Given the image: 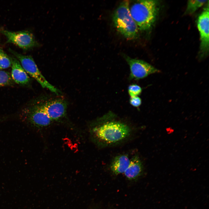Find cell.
<instances>
[{
    "mask_svg": "<svg viewBox=\"0 0 209 209\" xmlns=\"http://www.w3.org/2000/svg\"><path fill=\"white\" fill-rule=\"evenodd\" d=\"M9 50L19 61L27 74L35 79L43 87L46 88L53 92L58 94V90L46 80L31 56L21 54L10 49Z\"/></svg>",
    "mask_w": 209,
    "mask_h": 209,
    "instance_id": "277c9868",
    "label": "cell"
},
{
    "mask_svg": "<svg viewBox=\"0 0 209 209\" xmlns=\"http://www.w3.org/2000/svg\"><path fill=\"white\" fill-rule=\"evenodd\" d=\"M209 8H205L199 16L197 26L201 39L200 51L202 54L207 53L209 50Z\"/></svg>",
    "mask_w": 209,
    "mask_h": 209,
    "instance_id": "9c48e42d",
    "label": "cell"
},
{
    "mask_svg": "<svg viewBox=\"0 0 209 209\" xmlns=\"http://www.w3.org/2000/svg\"><path fill=\"white\" fill-rule=\"evenodd\" d=\"M143 170L141 160L138 156L135 155L130 159L129 165L124 174L128 179L134 180L141 175Z\"/></svg>",
    "mask_w": 209,
    "mask_h": 209,
    "instance_id": "8fae6325",
    "label": "cell"
},
{
    "mask_svg": "<svg viewBox=\"0 0 209 209\" xmlns=\"http://www.w3.org/2000/svg\"><path fill=\"white\" fill-rule=\"evenodd\" d=\"M130 159L128 156L122 154L116 156L112 160L110 165L111 172L116 175L124 173L128 167Z\"/></svg>",
    "mask_w": 209,
    "mask_h": 209,
    "instance_id": "7c38bea8",
    "label": "cell"
},
{
    "mask_svg": "<svg viewBox=\"0 0 209 209\" xmlns=\"http://www.w3.org/2000/svg\"><path fill=\"white\" fill-rule=\"evenodd\" d=\"M24 113V119L31 126L37 128L47 127L52 121L44 111L39 101L32 105Z\"/></svg>",
    "mask_w": 209,
    "mask_h": 209,
    "instance_id": "5b68a950",
    "label": "cell"
},
{
    "mask_svg": "<svg viewBox=\"0 0 209 209\" xmlns=\"http://www.w3.org/2000/svg\"><path fill=\"white\" fill-rule=\"evenodd\" d=\"M129 2L123 1L114 12L113 21L117 30L125 38L132 39L138 35V29L129 10Z\"/></svg>",
    "mask_w": 209,
    "mask_h": 209,
    "instance_id": "3957f363",
    "label": "cell"
},
{
    "mask_svg": "<svg viewBox=\"0 0 209 209\" xmlns=\"http://www.w3.org/2000/svg\"><path fill=\"white\" fill-rule=\"evenodd\" d=\"M125 58L130 68V80H139L149 74L160 72L152 65L142 60L132 58L128 56H125Z\"/></svg>",
    "mask_w": 209,
    "mask_h": 209,
    "instance_id": "52a82bcc",
    "label": "cell"
},
{
    "mask_svg": "<svg viewBox=\"0 0 209 209\" xmlns=\"http://www.w3.org/2000/svg\"><path fill=\"white\" fill-rule=\"evenodd\" d=\"M129 10L139 30L145 31L151 28L155 21L157 12L155 1H136L129 6Z\"/></svg>",
    "mask_w": 209,
    "mask_h": 209,
    "instance_id": "7a4b0ae2",
    "label": "cell"
},
{
    "mask_svg": "<svg viewBox=\"0 0 209 209\" xmlns=\"http://www.w3.org/2000/svg\"><path fill=\"white\" fill-rule=\"evenodd\" d=\"M108 114L92 123L90 128L93 141L98 145L105 147L123 141L130 135L131 129L125 123Z\"/></svg>",
    "mask_w": 209,
    "mask_h": 209,
    "instance_id": "6da1fadb",
    "label": "cell"
},
{
    "mask_svg": "<svg viewBox=\"0 0 209 209\" xmlns=\"http://www.w3.org/2000/svg\"><path fill=\"white\" fill-rule=\"evenodd\" d=\"M142 91L141 87L136 84L130 85L128 87V92L131 97L138 96L140 95Z\"/></svg>",
    "mask_w": 209,
    "mask_h": 209,
    "instance_id": "2e32d148",
    "label": "cell"
},
{
    "mask_svg": "<svg viewBox=\"0 0 209 209\" xmlns=\"http://www.w3.org/2000/svg\"><path fill=\"white\" fill-rule=\"evenodd\" d=\"M41 107L53 121H57L64 117L67 104L64 100L57 98L39 101Z\"/></svg>",
    "mask_w": 209,
    "mask_h": 209,
    "instance_id": "ba28073f",
    "label": "cell"
},
{
    "mask_svg": "<svg viewBox=\"0 0 209 209\" xmlns=\"http://www.w3.org/2000/svg\"><path fill=\"white\" fill-rule=\"evenodd\" d=\"M10 58L11 62V78L13 81L19 85L28 84L30 81V78L19 61L16 57H10Z\"/></svg>",
    "mask_w": 209,
    "mask_h": 209,
    "instance_id": "30bf717a",
    "label": "cell"
},
{
    "mask_svg": "<svg viewBox=\"0 0 209 209\" xmlns=\"http://www.w3.org/2000/svg\"><path fill=\"white\" fill-rule=\"evenodd\" d=\"M1 33L7 38L8 41L25 50L32 48L38 45L33 34L27 31L13 32L2 30Z\"/></svg>",
    "mask_w": 209,
    "mask_h": 209,
    "instance_id": "8992f818",
    "label": "cell"
},
{
    "mask_svg": "<svg viewBox=\"0 0 209 209\" xmlns=\"http://www.w3.org/2000/svg\"><path fill=\"white\" fill-rule=\"evenodd\" d=\"M207 1V0L188 1L186 13L189 14L193 13Z\"/></svg>",
    "mask_w": 209,
    "mask_h": 209,
    "instance_id": "4fadbf2b",
    "label": "cell"
},
{
    "mask_svg": "<svg viewBox=\"0 0 209 209\" xmlns=\"http://www.w3.org/2000/svg\"><path fill=\"white\" fill-rule=\"evenodd\" d=\"M11 77L7 72L0 71V87L10 85L13 83Z\"/></svg>",
    "mask_w": 209,
    "mask_h": 209,
    "instance_id": "9a60e30c",
    "label": "cell"
},
{
    "mask_svg": "<svg viewBox=\"0 0 209 209\" xmlns=\"http://www.w3.org/2000/svg\"><path fill=\"white\" fill-rule=\"evenodd\" d=\"M11 66V62L9 56L0 49V71L8 68Z\"/></svg>",
    "mask_w": 209,
    "mask_h": 209,
    "instance_id": "5bb4252c",
    "label": "cell"
},
{
    "mask_svg": "<svg viewBox=\"0 0 209 209\" xmlns=\"http://www.w3.org/2000/svg\"><path fill=\"white\" fill-rule=\"evenodd\" d=\"M129 102L132 106L138 107L141 104V100L138 96L130 97Z\"/></svg>",
    "mask_w": 209,
    "mask_h": 209,
    "instance_id": "e0dca14e",
    "label": "cell"
}]
</instances>
